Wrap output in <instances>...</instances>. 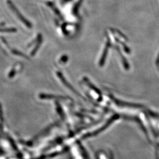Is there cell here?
Wrapping results in <instances>:
<instances>
[{"instance_id": "obj_1", "label": "cell", "mask_w": 159, "mask_h": 159, "mask_svg": "<svg viewBox=\"0 0 159 159\" xmlns=\"http://www.w3.org/2000/svg\"><path fill=\"white\" fill-rule=\"evenodd\" d=\"M7 3H8V6L11 7L12 10L16 14L17 17L19 18V19H20L27 27L31 28V27H32L31 24L27 20H26V19L25 18V17H23V16L21 15V12L18 11V10L16 8V7L12 4V2L11 1H10V0H8V1H7Z\"/></svg>"}, {"instance_id": "obj_2", "label": "cell", "mask_w": 159, "mask_h": 159, "mask_svg": "<svg viewBox=\"0 0 159 159\" xmlns=\"http://www.w3.org/2000/svg\"><path fill=\"white\" fill-rule=\"evenodd\" d=\"M110 47V42L109 40H108L107 43H106V47L104 50L103 51V53H102V56L101 58V60H100V65L102 66V65L104 62H105V60H106V58L107 57V53H108V49Z\"/></svg>"}, {"instance_id": "obj_3", "label": "cell", "mask_w": 159, "mask_h": 159, "mask_svg": "<svg viewBox=\"0 0 159 159\" xmlns=\"http://www.w3.org/2000/svg\"><path fill=\"white\" fill-rule=\"evenodd\" d=\"M41 41H42V38H41V35H39V38H38V43H37V44L36 45L35 48H34V50L32 51V52H31V55H32V56H34V54L36 53L37 51L39 50V47H40L41 44Z\"/></svg>"}, {"instance_id": "obj_4", "label": "cell", "mask_w": 159, "mask_h": 159, "mask_svg": "<svg viewBox=\"0 0 159 159\" xmlns=\"http://www.w3.org/2000/svg\"><path fill=\"white\" fill-rule=\"evenodd\" d=\"M12 52H13L14 54H16V55L21 56H23V57H24V58H28V57H27V56L26 55H25L24 54H23V53H22V52H21L20 51H17V50H12Z\"/></svg>"}, {"instance_id": "obj_5", "label": "cell", "mask_w": 159, "mask_h": 159, "mask_svg": "<svg viewBox=\"0 0 159 159\" xmlns=\"http://www.w3.org/2000/svg\"><path fill=\"white\" fill-rule=\"evenodd\" d=\"M0 31H2V32H4V31H11V32H14V31H16V30L14 29H7V30H6V29H4V30H0Z\"/></svg>"}]
</instances>
